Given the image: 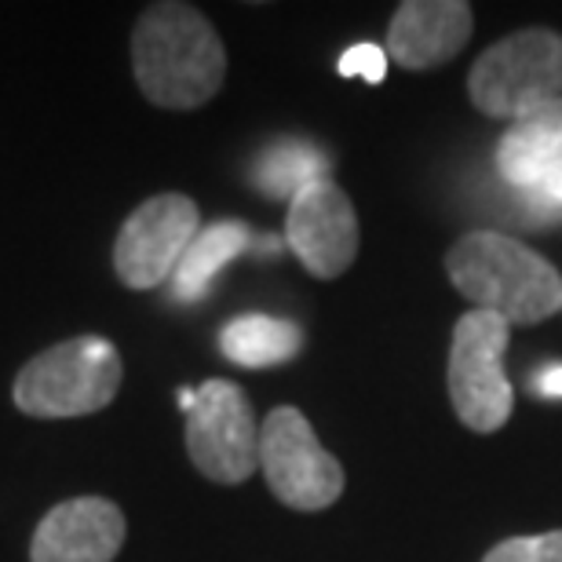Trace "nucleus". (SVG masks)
<instances>
[{
  "label": "nucleus",
  "instance_id": "obj_8",
  "mask_svg": "<svg viewBox=\"0 0 562 562\" xmlns=\"http://www.w3.org/2000/svg\"><path fill=\"white\" fill-rule=\"evenodd\" d=\"M201 234V212L187 194H154L125 220L114 241V271L128 289L172 281L179 260Z\"/></svg>",
  "mask_w": 562,
  "mask_h": 562
},
{
  "label": "nucleus",
  "instance_id": "obj_2",
  "mask_svg": "<svg viewBox=\"0 0 562 562\" xmlns=\"http://www.w3.org/2000/svg\"><path fill=\"white\" fill-rule=\"evenodd\" d=\"M446 274L475 311L508 325H537L562 307V274L530 245L497 231H471L446 252Z\"/></svg>",
  "mask_w": 562,
  "mask_h": 562
},
{
  "label": "nucleus",
  "instance_id": "obj_4",
  "mask_svg": "<svg viewBox=\"0 0 562 562\" xmlns=\"http://www.w3.org/2000/svg\"><path fill=\"white\" fill-rule=\"evenodd\" d=\"M468 95L479 114L497 121H519L562 99V37L533 26L490 44L468 74Z\"/></svg>",
  "mask_w": 562,
  "mask_h": 562
},
{
  "label": "nucleus",
  "instance_id": "obj_7",
  "mask_svg": "<svg viewBox=\"0 0 562 562\" xmlns=\"http://www.w3.org/2000/svg\"><path fill=\"white\" fill-rule=\"evenodd\" d=\"M187 453L205 479L241 486L260 468V420L231 380H205L187 413Z\"/></svg>",
  "mask_w": 562,
  "mask_h": 562
},
{
  "label": "nucleus",
  "instance_id": "obj_3",
  "mask_svg": "<svg viewBox=\"0 0 562 562\" xmlns=\"http://www.w3.org/2000/svg\"><path fill=\"white\" fill-rule=\"evenodd\" d=\"M125 366L106 336H74L19 369L11 398L33 420H70L106 409L117 398Z\"/></svg>",
  "mask_w": 562,
  "mask_h": 562
},
{
  "label": "nucleus",
  "instance_id": "obj_18",
  "mask_svg": "<svg viewBox=\"0 0 562 562\" xmlns=\"http://www.w3.org/2000/svg\"><path fill=\"white\" fill-rule=\"evenodd\" d=\"M533 387L541 398H562V366H548L533 376Z\"/></svg>",
  "mask_w": 562,
  "mask_h": 562
},
{
  "label": "nucleus",
  "instance_id": "obj_15",
  "mask_svg": "<svg viewBox=\"0 0 562 562\" xmlns=\"http://www.w3.org/2000/svg\"><path fill=\"white\" fill-rule=\"evenodd\" d=\"M252 179L267 198L292 201L303 187L318 183V179H329V161H325V154L307 139H281L256 161Z\"/></svg>",
  "mask_w": 562,
  "mask_h": 562
},
{
  "label": "nucleus",
  "instance_id": "obj_11",
  "mask_svg": "<svg viewBox=\"0 0 562 562\" xmlns=\"http://www.w3.org/2000/svg\"><path fill=\"white\" fill-rule=\"evenodd\" d=\"M475 11L464 0H406L387 26V59L402 70H435L464 52Z\"/></svg>",
  "mask_w": 562,
  "mask_h": 562
},
{
  "label": "nucleus",
  "instance_id": "obj_12",
  "mask_svg": "<svg viewBox=\"0 0 562 562\" xmlns=\"http://www.w3.org/2000/svg\"><path fill=\"white\" fill-rule=\"evenodd\" d=\"M562 161V99L512 121L497 146V168L515 190L533 194L544 176Z\"/></svg>",
  "mask_w": 562,
  "mask_h": 562
},
{
  "label": "nucleus",
  "instance_id": "obj_6",
  "mask_svg": "<svg viewBox=\"0 0 562 562\" xmlns=\"http://www.w3.org/2000/svg\"><path fill=\"white\" fill-rule=\"evenodd\" d=\"M260 468L274 497L292 512H322L340 501L344 468L318 442L296 406H278L260 424Z\"/></svg>",
  "mask_w": 562,
  "mask_h": 562
},
{
  "label": "nucleus",
  "instance_id": "obj_1",
  "mask_svg": "<svg viewBox=\"0 0 562 562\" xmlns=\"http://www.w3.org/2000/svg\"><path fill=\"white\" fill-rule=\"evenodd\" d=\"M132 70L146 103L198 110L223 88L227 48L198 8L165 0L146 8L132 30Z\"/></svg>",
  "mask_w": 562,
  "mask_h": 562
},
{
  "label": "nucleus",
  "instance_id": "obj_9",
  "mask_svg": "<svg viewBox=\"0 0 562 562\" xmlns=\"http://www.w3.org/2000/svg\"><path fill=\"white\" fill-rule=\"evenodd\" d=\"M285 241L314 278H340L355 263L358 241H362L351 198L333 179H318V183L303 187L289 201Z\"/></svg>",
  "mask_w": 562,
  "mask_h": 562
},
{
  "label": "nucleus",
  "instance_id": "obj_10",
  "mask_svg": "<svg viewBox=\"0 0 562 562\" xmlns=\"http://www.w3.org/2000/svg\"><path fill=\"white\" fill-rule=\"evenodd\" d=\"M125 512L106 497H74L33 530L30 562H114L125 548Z\"/></svg>",
  "mask_w": 562,
  "mask_h": 562
},
{
  "label": "nucleus",
  "instance_id": "obj_5",
  "mask_svg": "<svg viewBox=\"0 0 562 562\" xmlns=\"http://www.w3.org/2000/svg\"><path fill=\"white\" fill-rule=\"evenodd\" d=\"M512 325L493 311L460 314L449 344V402L460 424L475 435L501 431L512 417L515 395L504 373Z\"/></svg>",
  "mask_w": 562,
  "mask_h": 562
},
{
  "label": "nucleus",
  "instance_id": "obj_14",
  "mask_svg": "<svg viewBox=\"0 0 562 562\" xmlns=\"http://www.w3.org/2000/svg\"><path fill=\"white\" fill-rule=\"evenodd\" d=\"M220 347L234 366L271 369L300 355L303 333L292 322L271 318V314H241L220 333Z\"/></svg>",
  "mask_w": 562,
  "mask_h": 562
},
{
  "label": "nucleus",
  "instance_id": "obj_16",
  "mask_svg": "<svg viewBox=\"0 0 562 562\" xmlns=\"http://www.w3.org/2000/svg\"><path fill=\"white\" fill-rule=\"evenodd\" d=\"M482 562H562V530L537 537H512L490 548Z\"/></svg>",
  "mask_w": 562,
  "mask_h": 562
},
{
  "label": "nucleus",
  "instance_id": "obj_13",
  "mask_svg": "<svg viewBox=\"0 0 562 562\" xmlns=\"http://www.w3.org/2000/svg\"><path fill=\"white\" fill-rule=\"evenodd\" d=\"M249 227L241 220H220L212 227H201V234L190 241V249L179 260L172 274V292L183 303H194L209 292L212 278L220 274L223 263H231L234 256L249 249Z\"/></svg>",
  "mask_w": 562,
  "mask_h": 562
},
{
  "label": "nucleus",
  "instance_id": "obj_17",
  "mask_svg": "<svg viewBox=\"0 0 562 562\" xmlns=\"http://www.w3.org/2000/svg\"><path fill=\"white\" fill-rule=\"evenodd\" d=\"M340 74L344 77H362L369 85H380L387 74V52L380 44H355L340 55Z\"/></svg>",
  "mask_w": 562,
  "mask_h": 562
}]
</instances>
